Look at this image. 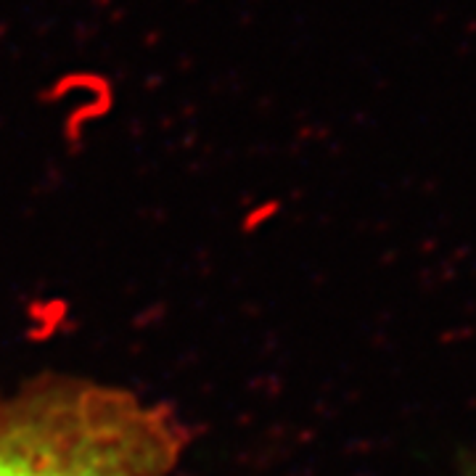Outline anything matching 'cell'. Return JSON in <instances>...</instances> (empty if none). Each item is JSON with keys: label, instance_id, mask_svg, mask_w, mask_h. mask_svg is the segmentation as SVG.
I'll use <instances>...</instances> for the list:
<instances>
[{"label": "cell", "instance_id": "obj_2", "mask_svg": "<svg viewBox=\"0 0 476 476\" xmlns=\"http://www.w3.org/2000/svg\"><path fill=\"white\" fill-rule=\"evenodd\" d=\"M448 476H476V445L474 448L461 450L450 466Z\"/></svg>", "mask_w": 476, "mask_h": 476}, {"label": "cell", "instance_id": "obj_1", "mask_svg": "<svg viewBox=\"0 0 476 476\" xmlns=\"http://www.w3.org/2000/svg\"><path fill=\"white\" fill-rule=\"evenodd\" d=\"M191 429L167 402L69 370L0 384V476H175Z\"/></svg>", "mask_w": 476, "mask_h": 476}]
</instances>
